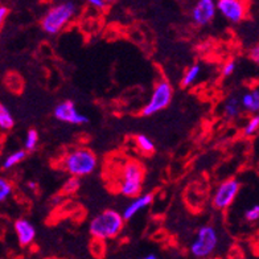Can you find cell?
<instances>
[{"instance_id":"obj_1","label":"cell","mask_w":259,"mask_h":259,"mask_svg":"<svg viewBox=\"0 0 259 259\" xmlns=\"http://www.w3.org/2000/svg\"><path fill=\"white\" fill-rule=\"evenodd\" d=\"M123 226H124V220L122 213L114 209H107L90 221L89 232L94 239L106 241L118 237L122 232Z\"/></svg>"},{"instance_id":"obj_2","label":"cell","mask_w":259,"mask_h":259,"mask_svg":"<svg viewBox=\"0 0 259 259\" xmlns=\"http://www.w3.org/2000/svg\"><path fill=\"white\" fill-rule=\"evenodd\" d=\"M98 165V157L89 148H75L65 155L62 167L70 176L85 178L92 175Z\"/></svg>"},{"instance_id":"obj_3","label":"cell","mask_w":259,"mask_h":259,"mask_svg":"<svg viewBox=\"0 0 259 259\" xmlns=\"http://www.w3.org/2000/svg\"><path fill=\"white\" fill-rule=\"evenodd\" d=\"M75 12H77V6L72 0L56 4L41 19L42 31L51 36L60 33L72 21Z\"/></svg>"},{"instance_id":"obj_4","label":"cell","mask_w":259,"mask_h":259,"mask_svg":"<svg viewBox=\"0 0 259 259\" xmlns=\"http://www.w3.org/2000/svg\"><path fill=\"white\" fill-rule=\"evenodd\" d=\"M219 242L220 237L215 228L210 225L201 226V228L198 229L196 238H194V241L191 245L192 255L198 259L208 258L217 249Z\"/></svg>"},{"instance_id":"obj_5","label":"cell","mask_w":259,"mask_h":259,"mask_svg":"<svg viewBox=\"0 0 259 259\" xmlns=\"http://www.w3.org/2000/svg\"><path fill=\"white\" fill-rule=\"evenodd\" d=\"M172 98H174V89H172L169 82L164 81V79L157 82L150 101L147 102V105L142 110V115L151 116L160 113L170 105Z\"/></svg>"},{"instance_id":"obj_6","label":"cell","mask_w":259,"mask_h":259,"mask_svg":"<svg viewBox=\"0 0 259 259\" xmlns=\"http://www.w3.org/2000/svg\"><path fill=\"white\" fill-rule=\"evenodd\" d=\"M239 189H241L239 180L234 178L226 179L215 189L213 198H211V205L219 210H226L233 205L234 200L238 196Z\"/></svg>"},{"instance_id":"obj_7","label":"cell","mask_w":259,"mask_h":259,"mask_svg":"<svg viewBox=\"0 0 259 259\" xmlns=\"http://www.w3.org/2000/svg\"><path fill=\"white\" fill-rule=\"evenodd\" d=\"M215 10L225 17L226 20L234 24L241 23L247 14L243 0H217Z\"/></svg>"},{"instance_id":"obj_8","label":"cell","mask_w":259,"mask_h":259,"mask_svg":"<svg viewBox=\"0 0 259 259\" xmlns=\"http://www.w3.org/2000/svg\"><path fill=\"white\" fill-rule=\"evenodd\" d=\"M53 115L57 120L68 123V124H86L89 122V118L79 113L74 102L72 101H64V102L58 103L53 111Z\"/></svg>"},{"instance_id":"obj_9","label":"cell","mask_w":259,"mask_h":259,"mask_svg":"<svg viewBox=\"0 0 259 259\" xmlns=\"http://www.w3.org/2000/svg\"><path fill=\"white\" fill-rule=\"evenodd\" d=\"M215 14L217 10L214 0H197L192 8V20L198 27H204L214 19Z\"/></svg>"},{"instance_id":"obj_10","label":"cell","mask_w":259,"mask_h":259,"mask_svg":"<svg viewBox=\"0 0 259 259\" xmlns=\"http://www.w3.org/2000/svg\"><path fill=\"white\" fill-rule=\"evenodd\" d=\"M15 233L17 235L19 243L21 246H29L36 238V228L31 221L25 219H19L15 222Z\"/></svg>"},{"instance_id":"obj_11","label":"cell","mask_w":259,"mask_h":259,"mask_svg":"<svg viewBox=\"0 0 259 259\" xmlns=\"http://www.w3.org/2000/svg\"><path fill=\"white\" fill-rule=\"evenodd\" d=\"M152 201H154V196L150 193L139 194L137 197H134L133 201L130 202L126 208H124V210H123V220H124V221H128V220L134 219L140 210H143L147 206H150V205L152 204Z\"/></svg>"},{"instance_id":"obj_12","label":"cell","mask_w":259,"mask_h":259,"mask_svg":"<svg viewBox=\"0 0 259 259\" xmlns=\"http://www.w3.org/2000/svg\"><path fill=\"white\" fill-rule=\"evenodd\" d=\"M144 178V168L135 160L127 161L122 168V181L120 183H135L142 184Z\"/></svg>"},{"instance_id":"obj_13","label":"cell","mask_w":259,"mask_h":259,"mask_svg":"<svg viewBox=\"0 0 259 259\" xmlns=\"http://www.w3.org/2000/svg\"><path fill=\"white\" fill-rule=\"evenodd\" d=\"M239 102H241V107L245 109L246 111H249V113L256 114L259 110V92L258 89H254L249 93H245L241 99H239Z\"/></svg>"},{"instance_id":"obj_14","label":"cell","mask_w":259,"mask_h":259,"mask_svg":"<svg viewBox=\"0 0 259 259\" xmlns=\"http://www.w3.org/2000/svg\"><path fill=\"white\" fill-rule=\"evenodd\" d=\"M25 157H27V151L24 150L15 151V152L10 154L6 159H4L3 164H2V168H3L4 170L12 169L14 167L19 165L21 161H24Z\"/></svg>"},{"instance_id":"obj_15","label":"cell","mask_w":259,"mask_h":259,"mask_svg":"<svg viewBox=\"0 0 259 259\" xmlns=\"http://www.w3.org/2000/svg\"><path fill=\"white\" fill-rule=\"evenodd\" d=\"M15 119L12 113L10 111L7 106L0 103V130L3 131H10L14 128Z\"/></svg>"},{"instance_id":"obj_16","label":"cell","mask_w":259,"mask_h":259,"mask_svg":"<svg viewBox=\"0 0 259 259\" xmlns=\"http://www.w3.org/2000/svg\"><path fill=\"white\" fill-rule=\"evenodd\" d=\"M241 109L242 107H241L239 99L237 97H230L225 102L224 111H225V115L228 116L229 119H233V118H237L241 114Z\"/></svg>"},{"instance_id":"obj_17","label":"cell","mask_w":259,"mask_h":259,"mask_svg":"<svg viewBox=\"0 0 259 259\" xmlns=\"http://www.w3.org/2000/svg\"><path fill=\"white\" fill-rule=\"evenodd\" d=\"M135 143H137L138 148H139V150L142 151L143 154L150 155L155 151L154 140L151 139V138L147 137V135H143V134L138 135L137 139H135Z\"/></svg>"},{"instance_id":"obj_18","label":"cell","mask_w":259,"mask_h":259,"mask_svg":"<svg viewBox=\"0 0 259 259\" xmlns=\"http://www.w3.org/2000/svg\"><path fill=\"white\" fill-rule=\"evenodd\" d=\"M200 73H201L200 65H193V66H191V68L188 69L187 72H185L184 77H183V81H181V85L184 86V88H189V86H192L194 82L197 81Z\"/></svg>"},{"instance_id":"obj_19","label":"cell","mask_w":259,"mask_h":259,"mask_svg":"<svg viewBox=\"0 0 259 259\" xmlns=\"http://www.w3.org/2000/svg\"><path fill=\"white\" fill-rule=\"evenodd\" d=\"M14 192V185L8 179L0 178V204H3L11 197Z\"/></svg>"},{"instance_id":"obj_20","label":"cell","mask_w":259,"mask_h":259,"mask_svg":"<svg viewBox=\"0 0 259 259\" xmlns=\"http://www.w3.org/2000/svg\"><path fill=\"white\" fill-rule=\"evenodd\" d=\"M38 144V133L34 128L28 130L27 135H25L24 140V148L27 152H31V151L36 150V147Z\"/></svg>"},{"instance_id":"obj_21","label":"cell","mask_w":259,"mask_h":259,"mask_svg":"<svg viewBox=\"0 0 259 259\" xmlns=\"http://www.w3.org/2000/svg\"><path fill=\"white\" fill-rule=\"evenodd\" d=\"M258 128H259V116L254 115L251 116L247 123H246L245 128H243V134H245L246 137H254L256 133H258Z\"/></svg>"},{"instance_id":"obj_22","label":"cell","mask_w":259,"mask_h":259,"mask_svg":"<svg viewBox=\"0 0 259 259\" xmlns=\"http://www.w3.org/2000/svg\"><path fill=\"white\" fill-rule=\"evenodd\" d=\"M79 187H81V180H79V178L70 176V179L66 181V184H65L64 188H62V193L73 194L78 191Z\"/></svg>"},{"instance_id":"obj_23","label":"cell","mask_w":259,"mask_h":259,"mask_svg":"<svg viewBox=\"0 0 259 259\" xmlns=\"http://www.w3.org/2000/svg\"><path fill=\"white\" fill-rule=\"evenodd\" d=\"M245 219L249 222H256L259 220V205H252L245 211Z\"/></svg>"},{"instance_id":"obj_24","label":"cell","mask_w":259,"mask_h":259,"mask_svg":"<svg viewBox=\"0 0 259 259\" xmlns=\"http://www.w3.org/2000/svg\"><path fill=\"white\" fill-rule=\"evenodd\" d=\"M235 68H237L235 61H233L232 60V61L226 62L225 66L222 68V77H230V75L235 72Z\"/></svg>"},{"instance_id":"obj_25","label":"cell","mask_w":259,"mask_h":259,"mask_svg":"<svg viewBox=\"0 0 259 259\" xmlns=\"http://www.w3.org/2000/svg\"><path fill=\"white\" fill-rule=\"evenodd\" d=\"M88 3H89L93 8H97V10H103V8H106V6H107V3H106L105 0H88Z\"/></svg>"},{"instance_id":"obj_26","label":"cell","mask_w":259,"mask_h":259,"mask_svg":"<svg viewBox=\"0 0 259 259\" xmlns=\"http://www.w3.org/2000/svg\"><path fill=\"white\" fill-rule=\"evenodd\" d=\"M8 8L6 7V6H0V28L3 27L4 21H6V19H7L8 16Z\"/></svg>"},{"instance_id":"obj_27","label":"cell","mask_w":259,"mask_h":259,"mask_svg":"<svg viewBox=\"0 0 259 259\" xmlns=\"http://www.w3.org/2000/svg\"><path fill=\"white\" fill-rule=\"evenodd\" d=\"M250 58H251L254 62H256V64L259 62V47L258 45H254V47L250 49Z\"/></svg>"},{"instance_id":"obj_28","label":"cell","mask_w":259,"mask_h":259,"mask_svg":"<svg viewBox=\"0 0 259 259\" xmlns=\"http://www.w3.org/2000/svg\"><path fill=\"white\" fill-rule=\"evenodd\" d=\"M139 259H157V256L155 254H148V255L143 256V258H139Z\"/></svg>"},{"instance_id":"obj_29","label":"cell","mask_w":259,"mask_h":259,"mask_svg":"<svg viewBox=\"0 0 259 259\" xmlns=\"http://www.w3.org/2000/svg\"><path fill=\"white\" fill-rule=\"evenodd\" d=\"M45 259H60V258H56V256H49V258H45Z\"/></svg>"},{"instance_id":"obj_30","label":"cell","mask_w":259,"mask_h":259,"mask_svg":"<svg viewBox=\"0 0 259 259\" xmlns=\"http://www.w3.org/2000/svg\"><path fill=\"white\" fill-rule=\"evenodd\" d=\"M105 2H106V3H107V4H109V3H111V2H114V0H105Z\"/></svg>"},{"instance_id":"obj_31","label":"cell","mask_w":259,"mask_h":259,"mask_svg":"<svg viewBox=\"0 0 259 259\" xmlns=\"http://www.w3.org/2000/svg\"><path fill=\"white\" fill-rule=\"evenodd\" d=\"M214 259H220V258H214Z\"/></svg>"}]
</instances>
